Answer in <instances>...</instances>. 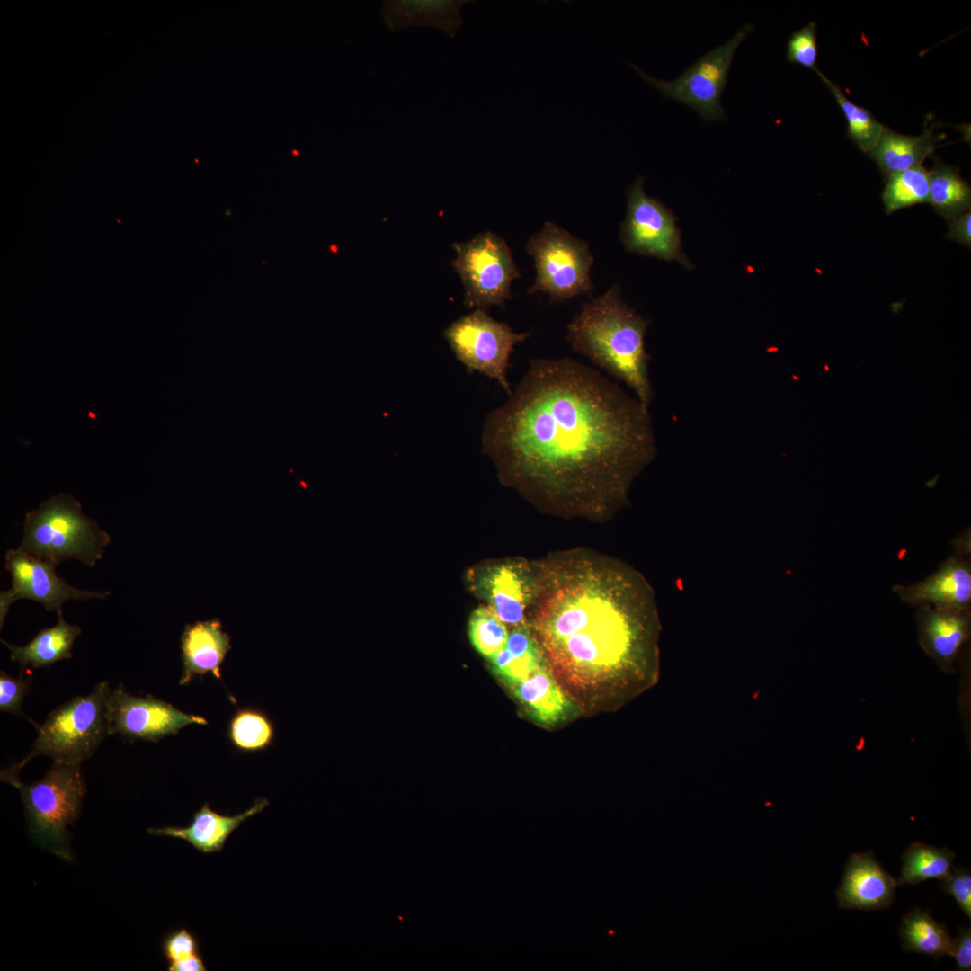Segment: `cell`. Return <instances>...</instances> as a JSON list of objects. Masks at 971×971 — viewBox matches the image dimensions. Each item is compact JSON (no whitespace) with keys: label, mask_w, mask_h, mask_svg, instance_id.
Segmentation results:
<instances>
[{"label":"cell","mask_w":971,"mask_h":971,"mask_svg":"<svg viewBox=\"0 0 971 971\" xmlns=\"http://www.w3.org/2000/svg\"><path fill=\"white\" fill-rule=\"evenodd\" d=\"M929 175L928 202L939 215L951 220L970 210L971 187L958 167L936 158Z\"/></svg>","instance_id":"d4e9b609"},{"label":"cell","mask_w":971,"mask_h":971,"mask_svg":"<svg viewBox=\"0 0 971 971\" xmlns=\"http://www.w3.org/2000/svg\"><path fill=\"white\" fill-rule=\"evenodd\" d=\"M477 589L503 622L512 627L525 624L524 611L534 592L528 568L515 562L488 567L479 575Z\"/></svg>","instance_id":"2e32d148"},{"label":"cell","mask_w":971,"mask_h":971,"mask_svg":"<svg viewBox=\"0 0 971 971\" xmlns=\"http://www.w3.org/2000/svg\"><path fill=\"white\" fill-rule=\"evenodd\" d=\"M626 197L628 209L619 232L625 249L688 266L676 217L659 200L646 195L642 176L627 190Z\"/></svg>","instance_id":"8fae6325"},{"label":"cell","mask_w":971,"mask_h":971,"mask_svg":"<svg viewBox=\"0 0 971 971\" xmlns=\"http://www.w3.org/2000/svg\"><path fill=\"white\" fill-rule=\"evenodd\" d=\"M525 250L532 257L536 272L527 290L529 294L541 292L552 302H563L592 290L594 258L586 241L546 221L527 239Z\"/></svg>","instance_id":"52a82bcc"},{"label":"cell","mask_w":971,"mask_h":971,"mask_svg":"<svg viewBox=\"0 0 971 971\" xmlns=\"http://www.w3.org/2000/svg\"><path fill=\"white\" fill-rule=\"evenodd\" d=\"M162 951L168 965L200 954L198 940L185 928L166 934L162 941Z\"/></svg>","instance_id":"836d02e7"},{"label":"cell","mask_w":971,"mask_h":971,"mask_svg":"<svg viewBox=\"0 0 971 971\" xmlns=\"http://www.w3.org/2000/svg\"><path fill=\"white\" fill-rule=\"evenodd\" d=\"M946 237L968 248L971 247L970 210L949 220V231L946 235Z\"/></svg>","instance_id":"8d00e7d4"},{"label":"cell","mask_w":971,"mask_h":971,"mask_svg":"<svg viewBox=\"0 0 971 971\" xmlns=\"http://www.w3.org/2000/svg\"><path fill=\"white\" fill-rule=\"evenodd\" d=\"M227 736L237 751L255 753L272 745L275 729L264 712L254 708H243L237 709L230 718Z\"/></svg>","instance_id":"4316f807"},{"label":"cell","mask_w":971,"mask_h":971,"mask_svg":"<svg viewBox=\"0 0 971 971\" xmlns=\"http://www.w3.org/2000/svg\"><path fill=\"white\" fill-rule=\"evenodd\" d=\"M106 718L110 735L151 742L175 735L186 726L208 723L202 717L184 713L151 695H131L122 684L108 693Z\"/></svg>","instance_id":"4fadbf2b"},{"label":"cell","mask_w":971,"mask_h":971,"mask_svg":"<svg viewBox=\"0 0 971 971\" xmlns=\"http://www.w3.org/2000/svg\"><path fill=\"white\" fill-rule=\"evenodd\" d=\"M169 971H205L207 967L201 955H196L180 962L168 965Z\"/></svg>","instance_id":"74e56055"},{"label":"cell","mask_w":971,"mask_h":971,"mask_svg":"<svg viewBox=\"0 0 971 971\" xmlns=\"http://www.w3.org/2000/svg\"><path fill=\"white\" fill-rule=\"evenodd\" d=\"M468 634L475 648L491 659L505 646L509 633L506 624L489 607L482 606L470 617Z\"/></svg>","instance_id":"f546056e"},{"label":"cell","mask_w":971,"mask_h":971,"mask_svg":"<svg viewBox=\"0 0 971 971\" xmlns=\"http://www.w3.org/2000/svg\"><path fill=\"white\" fill-rule=\"evenodd\" d=\"M893 591L913 606H935L969 610L971 564L969 554L957 552L923 581L895 585Z\"/></svg>","instance_id":"5bb4252c"},{"label":"cell","mask_w":971,"mask_h":971,"mask_svg":"<svg viewBox=\"0 0 971 971\" xmlns=\"http://www.w3.org/2000/svg\"><path fill=\"white\" fill-rule=\"evenodd\" d=\"M940 138L932 130L919 136L904 135L885 127L868 156L876 163L885 179L891 174L921 165L931 157Z\"/></svg>","instance_id":"44dd1931"},{"label":"cell","mask_w":971,"mask_h":971,"mask_svg":"<svg viewBox=\"0 0 971 971\" xmlns=\"http://www.w3.org/2000/svg\"><path fill=\"white\" fill-rule=\"evenodd\" d=\"M753 29V24H744L728 41L705 53L678 78L671 81L652 77L636 65L631 64V67L648 85L657 89L664 99H673L693 109L705 121L725 120L722 93L728 82L735 51Z\"/></svg>","instance_id":"30bf717a"},{"label":"cell","mask_w":971,"mask_h":971,"mask_svg":"<svg viewBox=\"0 0 971 971\" xmlns=\"http://www.w3.org/2000/svg\"><path fill=\"white\" fill-rule=\"evenodd\" d=\"M917 620L923 649L940 664H951L970 634L969 610L922 606Z\"/></svg>","instance_id":"d6986e66"},{"label":"cell","mask_w":971,"mask_h":971,"mask_svg":"<svg viewBox=\"0 0 971 971\" xmlns=\"http://www.w3.org/2000/svg\"><path fill=\"white\" fill-rule=\"evenodd\" d=\"M1 780L19 790L35 842L71 860L67 826L78 818L85 794L80 765L53 762L45 776L31 784L22 783L19 776Z\"/></svg>","instance_id":"8992f818"},{"label":"cell","mask_w":971,"mask_h":971,"mask_svg":"<svg viewBox=\"0 0 971 971\" xmlns=\"http://www.w3.org/2000/svg\"><path fill=\"white\" fill-rule=\"evenodd\" d=\"M899 936L905 953L924 954L936 959L949 954L952 938L947 926L919 907L903 917Z\"/></svg>","instance_id":"cb8c5ba5"},{"label":"cell","mask_w":971,"mask_h":971,"mask_svg":"<svg viewBox=\"0 0 971 971\" xmlns=\"http://www.w3.org/2000/svg\"><path fill=\"white\" fill-rule=\"evenodd\" d=\"M817 57L816 23L811 22L791 33L787 42V60L815 71Z\"/></svg>","instance_id":"1f68e13d"},{"label":"cell","mask_w":971,"mask_h":971,"mask_svg":"<svg viewBox=\"0 0 971 971\" xmlns=\"http://www.w3.org/2000/svg\"><path fill=\"white\" fill-rule=\"evenodd\" d=\"M268 805L269 801L266 798H258L246 811L236 815H227L216 812L208 803H205L193 814L189 826L149 828L147 833L184 840L202 853H215L223 850L226 841L243 822L262 812Z\"/></svg>","instance_id":"ac0fdd59"},{"label":"cell","mask_w":971,"mask_h":971,"mask_svg":"<svg viewBox=\"0 0 971 971\" xmlns=\"http://www.w3.org/2000/svg\"><path fill=\"white\" fill-rule=\"evenodd\" d=\"M897 887L872 851L851 854L836 895L841 909L872 911L889 907Z\"/></svg>","instance_id":"9a60e30c"},{"label":"cell","mask_w":971,"mask_h":971,"mask_svg":"<svg viewBox=\"0 0 971 971\" xmlns=\"http://www.w3.org/2000/svg\"><path fill=\"white\" fill-rule=\"evenodd\" d=\"M465 3L451 0L384 1L380 13L391 31L410 26H428L453 37L462 24L460 10Z\"/></svg>","instance_id":"ffe728a7"},{"label":"cell","mask_w":971,"mask_h":971,"mask_svg":"<svg viewBox=\"0 0 971 971\" xmlns=\"http://www.w3.org/2000/svg\"><path fill=\"white\" fill-rule=\"evenodd\" d=\"M512 689L526 709L541 723H554L570 708L566 695L545 663Z\"/></svg>","instance_id":"603a6c76"},{"label":"cell","mask_w":971,"mask_h":971,"mask_svg":"<svg viewBox=\"0 0 971 971\" xmlns=\"http://www.w3.org/2000/svg\"><path fill=\"white\" fill-rule=\"evenodd\" d=\"M816 74L834 96L847 121V136L869 154L876 146L885 126L867 109L851 102L839 85L829 80L818 68Z\"/></svg>","instance_id":"83f0119b"},{"label":"cell","mask_w":971,"mask_h":971,"mask_svg":"<svg viewBox=\"0 0 971 971\" xmlns=\"http://www.w3.org/2000/svg\"><path fill=\"white\" fill-rule=\"evenodd\" d=\"M534 580L537 642L564 682L597 690L637 664L640 627L632 588L589 558L555 562Z\"/></svg>","instance_id":"7a4b0ae2"},{"label":"cell","mask_w":971,"mask_h":971,"mask_svg":"<svg viewBox=\"0 0 971 971\" xmlns=\"http://www.w3.org/2000/svg\"><path fill=\"white\" fill-rule=\"evenodd\" d=\"M882 200L886 214L929 200V171L921 165L891 174L886 179Z\"/></svg>","instance_id":"f1b7e54d"},{"label":"cell","mask_w":971,"mask_h":971,"mask_svg":"<svg viewBox=\"0 0 971 971\" xmlns=\"http://www.w3.org/2000/svg\"><path fill=\"white\" fill-rule=\"evenodd\" d=\"M111 688L102 681L86 696H76L53 709L38 725L31 751L18 763L1 771V777L19 776L32 758L48 756L53 762L77 764L90 758L110 735L106 699Z\"/></svg>","instance_id":"5b68a950"},{"label":"cell","mask_w":971,"mask_h":971,"mask_svg":"<svg viewBox=\"0 0 971 971\" xmlns=\"http://www.w3.org/2000/svg\"><path fill=\"white\" fill-rule=\"evenodd\" d=\"M452 266L462 281L464 304L486 310L503 307L512 298L511 286L521 277L505 240L491 231L478 233L467 242L454 243Z\"/></svg>","instance_id":"ba28073f"},{"label":"cell","mask_w":971,"mask_h":971,"mask_svg":"<svg viewBox=\"0 0 971 971\" xmlns=\"http://www.w3.org/2000/svg\"><path fill=\"white\" fill-rule=\"evenodd\" d=\"M955 959V970L969 971L971 969V929L970 927H958V934L952 939L949 954Z\"/></svg>","instance_id":"d590c367"},{"label":"cell","mask_w":971,"mask_h":971,"mask_svg":"<svg viewBox=\"0 0 971 971\" xmlns=\"http://www.w3.org/2000/svg\"><path fill=\"white\" fill-rule=\"evenodd\" d=\"M649 323L620 297L619 286L584 302L567 325L566 339L573 350L627 385L649 406L653 388L650 355L645 347Z\"/></svg>","instance_id":"3957f363"},{"label":"cell","mask_w":971,"mask_h":971,"mask_svg":"<svg viewBox=\"0 0 971 971\" xmlns=\"http://www.w3.org/2000/svg\"><path fill=\"white\" fill-rule=\"evenodd\" d=\"M530 335V332H514L507 323L494 319L483 309L458 318L444 331L451 351L467 371L497 381L508 396L512 391L507 379L511 355L515 345Z\"/></svg>","instance_id":"9c48e42d"},{"label":"cell","mask_w":971,"mask_h":971,"mask_svg":"<svg viewBox=\"0 0 971 971\" xmlns=\"http://www.w3.org/2000/svg\"><path fill=\"white\" fill-rule=\"evenodd\" d=\"M18 548L55 566L76 559L93 567L111 543L110 535L86 516L72 495L59 493L25 515Z\"/></svg>","instance_id":"277c9868"},{"label":"cell","mask_w":971,"mask_h":971,"mask_svg":"<svg viewBox=\"0 0 971 971\" xmlns=\"http://www.w3.org/2000/svg\"><path fill=\"white\" fill-rule=\"evenodd\" d=\"M542 651L523 656L512 655L504 646L490 660L496 673L512 687L527 679L544 664Z\"/></svg>","instance_id":"4dcf8cb0"},{"label":"cell","mask_w":971,"mask_h":971,"mask_svg":"<svg viewBox=\"0 0 971 971\" xmlns=\"http://www.w3.org/2000/svg\"><path fill=\"white\" fill-rule=\"evenodd\" d=\"M230 649V637L222 629L218 619L187 624L181 636L183 673L180 684L186 685L195 676L207 673L221 680V665Z\"/></svg>","instance_id":"e0dca14e"},{"label":"cell","mask_w":971,"mask_h":971,"mask_svg":"<svg viewBox=\"0 0 971 971\" xmlns=\"http://www.w3.org/2000/svg\"><path fill=\"white\" fill-rule=\"evenodd\" d=\"M4 568L10 573L12 586L0 594L1 628L10 606L20 599L34 601L46 610L58 613L67 601L103 600L111 593L109 591L93 592L72 586L57 575L55 566L18 548L6 551Z\"/></svg>","instance_id":"7c38bea8"},{"label":"cell","mask_w":971,"mask_h":971,"mask_svg":"<svg viewBox=\"0 0 971 971\" xmlns=\"http://www.w3.org/2000/svg\"><path fill=\"white\" fill-rule=\"evenodd\" d=\"M31 684L30 677H24L22 672L19 677H12L5 672H0V710L27 718L22 709L24 697L29 693Z\"/></svg>","instance_id":"d6a6232c"},{"label":"cell","mask_w":971,"mask_h":971,"mask_svg":"<svg viewBox=\"0 0 971 971\" xmlns=\"http://www.w3.org/2000/svg\"><path fill=\"white\" fill-rule=\"evenodd\" d=\"M57 615L58 619L55 626L41 629L24 646L12 645L1 639L13 662L22 667L41 668L72 657L73 645L82 629L78 625L68 624L62 610Z\"/></svg>","instance_id":"7402d4cb"},{"label":"cell","mask_w":971,"mask_h":971,"mask_svg":"<svg viewBox=\"0 0 971 971\" xmlns=\"http://www.w3.org/2000/svg\"><path fill=\"white\" fill-rule=\"evenodd\" d=\"M956 854L946 847L919 842L911 843L902 855L901 875L897 886L917 885L930 878L945 880L951 873Z\"/></svg>","instance_id":"484cf974"},{"label":"cell","mask_w":971,"mask_h":971,"mask_svg":"<svg viewBox=\"0 0 971 971\" xmlns=\"http://www.w3.org/2000/svg\"><path fill=\"white\" fill-rule=\"evenodd\" d=\"M942 889L952 896L959 909L971 919V874L965 867L952 868L950 875L942 881Z\"/></svg>","instance_id":"e575fe53"},{"label":"cell","mask_w":971,"mask_h":971,"mask_svg":"<svg viewBox=\"0 0 971 971\" xmlns=\"http://www.w3.org/2000/svg\"><path fill=\"white\" fill-rule=\"evenodd\" d=\"M481 441L530 497L587 512L621 503L656 452L648 406L570 358L530 360Z\"/></svg>","instance_id":"6da1fadb"}]
</instances>
